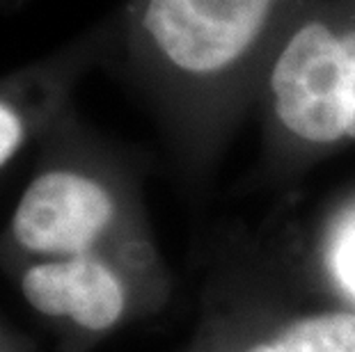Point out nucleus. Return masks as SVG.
Instances as JSON below:
<instances>
[{
  "label": "nucleus",
  "instance_id": "nucleus-1",
  "mask_svg": "<svg viewBox=\"0 0 355 352\" xmlns=\"http://www.w3.org/2000/svg\"><path fill=\"white\" fill-rule=\"evenodd\" d=\"M309 0H124L105 64L165 99H211L259 82Z\"/></svg>",
  "mask_w": 355,
  "mask_h": 352
},
{
  "label": "nucleus",
  "instance_id": "nucleus-2",
  "mask_svg": "<svg viewBox=\"0 0 355 352\" xmlns=\"http://www.w3.org/2000/svg\"><path fill=\"white\" fill-rule=\"evenodd\" d=\"M259 85L291 142H355V0H309L275 44Z\"/></svg>",
  "mask_w": 355,
  "mask_h": 352
},
{
  "label": "nucleus",
  "instance_id": "nucleus-3",
  "mask_svg": "<svg viewBox=\"0 0 355 352\" xmlns=\"http://www.w3.org/2000/svg\"><path fill=\"white\" fill-rule=\"evenodd\" d=\"M73 154L64 140L53 142L10 220L14 243L46 261L89 254L119 211L117 185L101 165Z\"/></svg>",
  "mask_w": 355,
  "mask_h": 352
},
{
  "label": "nucleus",
  "instance_id": "nucleus-4",
  "mask_svg": "<svg viewBox=\"0 0 355 352\" xmlns=\"http://www.w3.org/2000/svg\"><path fill=\"white\" fill-rule=\"evenodd\" d=\"M115 39V14L89 24L53 53L0 78V174L40 133H49L71 87L105 64Z\"/></svg>",
  "mask_w": 355,
  "mask_h": 352
},
{
  "label": "nucleus",
  "instance_id": "nucleus-5",
  "mask_svg": "<svg viewBox=\"0 0 355 352\" xmlns=\"http://www.w3.org/2000/svg\"><path fill=\"white\" fill-rule=\"evenodd\" d=\"M21 295L37 313L69 318L87 332L115 327L126 309V290L115 270L92 254L28 266Z\"/></svg>",
  "mask_w": 355,
  "mask_h": 352
},
{
  "label": "nucleus",
  "instance_id": "nucleus-6",
  "mask_svg": "<svg viewBox=\"0 0 355 352\" xmlns=\"http://www.w3.org/2000/svg\"><path fill=\"white\" fill-rule=\"evenodd\" d=\"M277 352H355V313H323L286 327Z\"/></svg>",
  "mask_w": 355,
  "mask_h": 352
},
{
  "label": "nucleus",
  "instance_id": "nucleus-7",
  "mask_svg": "<svg viewBox=\"0 0 355 352\" xmlns=\"http://www.w3.org/2000/svg\"><path fill=\"white\" fill-rule=\"evenodd\" d=\"M332 268L339 284L355 295V217L346 222L332 245Z\"/></svg>",
  "mask_w": 355,
  "mask_h": 352
},
{
  "label": "nucleus",
  "instance_id": "nucleus-8",
  "mask_svg": "<svg viewBox=\"0 0 355 352\" xmlns=\"http://www.w3.org/2000/svg\"><path fill=\"white\" fill-rule=\"evenodd\" d=\"M26 0H0V12H17L24 7Z\"/></svg>",
  "mask_w": 355,
  "mask_h": 352
},
{
  "label": "nucleus",
  "instance_id": "nucleus-9",
  "mask_svg": "<svg viewBox=\"0 0 355 352\" xmlns=\"http://www.w3.org/2000/svg\"><path fill=\"white\" fill-rule=\"evenodd\" d=\"M245 352H277V348H275V343H266V346H254V348H250V350H245Z\"/></svg>",
  "mask_w": 355,
  "mask_h": 352
}]
</instances>
